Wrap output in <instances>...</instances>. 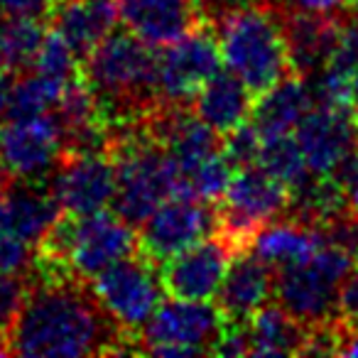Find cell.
<instances>
[{
  "instance_id": "4dcf8cb0",
  "label": "cell",
  "mask_w": 358,
  "mask_h": 358,
  "mask_svg": "<svg viewBox=\"0 0 358 358\" xmlns=\"http://www.w3.org/2000/svg\"><path fill=\"white\" fill-rule=\"evenodd\" d=\"M324 69L334 71L343 79H353V74L358 71V17L356 20H341L336 47H334Z\"/></svg>"
},
{
  "instance_id": "cb8c5ba5",
  "label": "cell",
  "mask_w": 358,
  "mask_h": 358,
  "mask_svg": "<svg viewBox=\"0 0 358 358\" xmlns=\"http://www.w3.org/2000/svg\"><path fill=\"white\" fill-rule=\"evenodd\" d=\"M250 356H285L302 353L309 329L294 319L282 304H265L245 322Z\"/></svg>"
},
{
  "instance_id": "603a6c76",
  "label": "cell",
  "mask_w": 358,
  "mask_h": 358,
  "mask_svg": "<svg viewBox=\"0 0 358 358\" xmlns=\"http://www.w3.org/2000/svg\"><path fill=\"white\" fill-rule=\"evenodd\" d=\"M314 108V96L309 81L297 74L285 76L282 81L255 99L250 123L263 138L268 135L294 133L302 118Z\"/></svg>"
},
{
  "instance_id": "30bf717a",
  "label": "cell",
  "mask_w": 358,
  "mask_h": 358,
  "mask_svg": "<svg viewBox=\"0 0 358 358\" xmlns=\"http://www.w3.org/2000/svg\"><path fill=\"white\" fill-rule=\"evenodd\" d=\"M287 209L289 187L260 164H248L236 169L224 199L219 201L221 231L245 250L263 226L280 219Z\"/></svg>"
},
{
  "instance_id": "f546056e",
  "label": "cell",
  "mask_w": 358,
  "mask_h": 358,
  "mask_svg": "<svg viewBox=\"0 0 358 358\" xmlns=\"http://www.w3.org/2000/svg\"><path fill=\"white\" fill-rule=\"evenodd\" d=\"M260 148H263V135L258 133V128L250 120L224 135V152L236 164V169L258 164Z\"/></svg>"
},
{
  "instance_id": "ee69618b",
  "label": "cell",
  "mask_w": 358,
  "mask_h": 358,
  "mask_svg": "<svg viewBox=\"0 0 358 358\" xmlns=\"http://www.w3.org/2000/svg\"><path fill=\"white\" fill-rule=\"evenodd\" d=\"M356 135H358V108H356Z\"/></svg>"
},
{
  "instance_id": "7c38bea8",
  "label": "cell",
  "mask_w": 358,
  "mask_h": 358,
  "mask_svg": "<svg viewBox=\"0 0 358 358\" xmlns=\"http://www.w3.org/2000/svg\"><path fill=\"white\" fill-rule=\"evenodd\" d=\"M224 66L216 32L199 25L189 35L157 50V99L162 106H187Z\"/></svg>"
},
{
  "instance_id": "836d02e7",
  "label": "cell",
  "mask_w": 358,
  "mask_h": 358,
  "mask_svg": "<svg viewBox=\"0 0 358 358\" xmlns=\"http://www.w3.org/2000/svg\"><path fill=\"white\" fill-rule=\"evenodd\" d=\"M331 179L341 187L343 196H346L348 211L358 216V148L348 152L336 167L331 169Z\"/></svg>"
},
{
  "instance_id": "f1b7e54d",
  "label": "cell",
  "mask_w": 358,
  "mask_h": 358,
  "mask_svg": "<svg viewBox=\"0 0 358 358\" xmlns=\"http://www.w3.org/2000/svg\"><path fill=\"white\" fill-rule=\"evenodd\" d=\"M79 62H81L79 55L71 50L69 42L52 30V32H47L45 42H42V50H40V55H37L32 69L50 76V79L59 81V84H71L76 76H81Z\"/></svg>"
},
{
  "instance_id": "7a4b0ae2",
  "label": "cell",
  "mask_w": 358,
  "mask_h": 358,
  "mask_svg": "<svg viewBox=\"0 0 358 358\" xmlns=\"http://www.w3.org/2000/svg\"><path fill=\"white\" fill-rule=\"evenodd\" d=\"M81 64L110 130L140 123L159 106L157 50L133 32H113Z\"/></svg>"
},
{
  "instance_id": "8d00e7d4",
  "label": "cell",
  "mask_w": 358,
  "mask_h": 358,
  "mask_svg": "<svg viewBox=\"0 0 358 358\" xmlns=\"http://www.w3.org/2000/svg\"><path fill=\"white\" fill-rule=\"evenodd\" d=\"M287 10L312 13V15H338L346 0H282Z\"/></svg>"
},
{
  "instance_id": "e575fe53",
  "label": "cell",
  "mask_w": 358,
  "mask_h": 358,
  "mask_svg": "<svg viewBox=\"0 0 358 358\" xmlns=\"http://www.w3.org/2000/svg\"><path fill=\"white\" fill-rule=\"evenodd\" d=\"M336 319L348 329H358V270L343 280L338 289V309Z\"/></svg>"
},
{
  "instance_id": "4fadbf2b",
  "label": "cell",
  "mask_w": 358,
  "mask_h": 358,
  "mask_svg": "<svg viewBox=\"0 0 358 358\" xmlns=\"http://www.w3.org/2000/svg\"><path fill=\"white\" fill-rule=\"evenodd\" d=\"M236 253H241L238 245L224 231H216L159 265L164 289L169 297L216 299Z\"/></svg>"
},
{
  "instance_id": "ba28073f",
  "label": "cell",
  "mask_w": 358,
  "mask_h": 358,
  "mask_svg": "<svg viewBox=\"0 0 358 358\" xmlns=\"http://www.w3.org/2000/svg\"><path fill=\"white\" fill-rule=\"evenodd\" d=\"M91 292L125 336H138L162 304L167 289L159 265L140 253L128 255L96 275L91 280Z\"/></svg>"
},
{
  "instance_id": "484cf974",
  "label": "cell",
  "mask_w": 358,
  "mask_h": 358,
  "mask_svg": "<svg viewBox=\"0 0 358 358\" xmlns=\"http://www.w3.org/2000/svg\"><path fill=\"white\" fill-rule=\"evenodd\" d=\"M258 164L263 169H268L273 177H278L280 182H285L289 189L302 185L304 179L312 174L294 133L268 135V138H263Z\"/></svg>"
},
{
  "instance_id": "1f68e13d",
  "label": "cell",
  "mask_w": 358,
  "mask_h": 358,
  "mask_svg": "<svg viewBox=\"0 0 358 358\" xmlns=\"http://www.w3.org/2000/svg\"><path fill=\"white\" fill-rule=\"evenodd\" d=\"M27 292H30L27 275H0V341L3 343H6V336L17 312L22 309Z\"/></svg>"
},
{
  "instance_id": "8fae6325",
  "label": "cell",
  "mask_w": 358,
  "mask_h": 358,
  "mask_svg": "<svg viewBox=\"0 0 358 358\" xmlns=\"http://www.w3.org/2000/svg\"><path fill=\"white\" fill-rule=\"evenodd\" d=\"M64 155V135L55 110L0 123V167L10 179L47 182Z\"/></svg>"
},
{
  "instance_id": "ffe728a7",
  "label": "cell",
  "mask_w": 358,
  "mask_h": 358,
  "mask_svg": "<svg viewBox=\"0 0 358 358\" xmlns=\"http://www.w3.org/2000/svg\"><path fill=\"white\" fill-rule=\"evenodd\" d=\"M324 243H329L324 226H314L289 216V219H275L268 226H263L250 238L245 250H250L255 258L268 263L270 268L282 270L289 265L307 263Z\"/></svg>"
},
{
  "instance_id": "bcb514c9",
  "label": "cell",
  "mask_w": 358,
  "mask_h": 358,
  "mask_svg": "<svg viewBox=\"0 0 358 358\" xmlns=\"http://www.w3.org/2000/svg\"><path fill=\"white\" fill-rule=\"evenodd\" d=\"M273 3H280V0H273Z\"/></svg>"
},
{
  "instance_id": "5bb4252c",
  "label": "cell",
  "mask_w": 358,
  "mask_h": 358,
  "mask_svg": "<svg viewBox=\"0 0 358 358\" xmlns=\"http://www.w3.org/2000/svg\"><path fill=\"white\" fill-rule=\"evenodd\" d=\"M64 214H94L115 199V164L106 152H66L47 179Z\"/></svg>"
},
{
  "instance_id": "9c48e42d",
  "label": "cell",
  "mask_w": 358,
  "mask_h": 358,
  "mask_svg": "<svg viewBox=\"0 0 358 358\" xmlns=\"http://www.w3.org/2000/svg\"><path fill=\"white\" fill-rule=\"evenodd\" d=\"M216 231H221V214L214 201L174 194L140 224L138 253L155 265H164L169 258L209 238Z\"/></svg>"
},
{
  "instance_id": "277c9868",
  "label": "cell",
  "mask_w": 358,
  "mask_h": 358,
  "mask_svg": "<svg viewBox=\"0 0 358 358\" xmlns=\"http://www.w3.org/2000/svg\"><path fill=\"white\" fill-rule=\"evenodd\" d=\"M224 69L236 74L258 99L292 74L285 37V13L273 0H248L216 17Z\"/></svg>"
},
{
  "instance_id": "52a82bcc",
  "label": "cell",
  "mask_w": 358,
  "mask_h": 358,
  "mask_svg": "<svg viewBox=\"0 0 358 358\" xmlns=\"http://www.w3.org/2000/svg\"><path fill=\"white\" fill-rule=\"evenodd\" d=\"M226 322L211 299H162L140 331L138 351L152 356H199L214 353Z\"/></svg>"
},
{
  "instance_id": "d4e9b609",
  "label": "cell",
  "mask_w": 358,
  "mask_h": 358,
  "mask_svg": "<svg viewBox=\"0 0 358 358\" xmlns=\"http://www.w3.org/2000/svg\"><path fill=\"white\" fill-rule=\"evenodd\" d=\"M47 30L40 17H8L0 27V69L22 74L35 66Z\"/></svg>"
},
{
  "instance_id": "7bdbcfd3",
  "label": "cell",
  "mask_w": 358,
  "mask_h": 358,
  "mask_svg": "<svg viewBox=\"0 0 358 358\" xmlns=\"http://www.w3.org/2000/svg\"><path fill=\"white\" fill-rule=\"evenodd\" d=\"M348 6H358V0H346Z\"/></svg>"
},
{
  "instance_id": "f6af8a7d",
  "label": "cell",
  "mask_w": 358,
  "mask_h": 358,
  "mask_svg": "<svg viewBox=\"0 0 358 358\" xmlns=\"http://www.w3.org/2000/svg\"><path fill=\"white\" fill-rule=\"evenodd\" d=\"M3 22H6V20H3V10H0V27H3Z\"/></svg>"
},
{
  "instance_id": "60d3db41",
  "label": "cell",
  "mask_w": 358,
  "mask_h": 358,
  "mask_svg": "<svg viewBox=\"0 0 358 358\" xmlns=\"http://www.w3.org/2000/svg\"><path fill=\"white\" fill-rule=\"evenodd\" d=\"M6 353H8V348H6V343H3V341H0V356H6Z\"/></svg>"
},
{
  "instance_id": "7402d4cb",
  "label": "cell",
  "mask_w": 358,
  "mask_h": 358,
  "mask_svg": "<svg viewBox=\"0 0 358 358\" xmlns=\"http://www.w3.org/2000/svg\"><path fill=\"white\" fill-rule=\"evenodd\" d=\"M192 103H194L192 110L209 128H214L219 135H226L238 125L248 123L255 106V96L238 76L231 74L229 69H221L201 86Z\"/></svg>"
},
{
  "instance_id": "5b68a950",
  "label": "cell",
  "mask_w": 358,
  "mask_h": 358,
  "mask_svg": "<svg viewBox=\"0 0 358 358\" xmlns=\"http://www.w3.org/2000/svg\"><path fill=\"white\" fill-rule=\"evenodd\" d=\"M140 123L110 130L108 150L115 164L113 209L133 226L143 224L169 196L182 194V177L172 155Z\"/></svg>"
},
{
  "instance_id": "d6a6232c",
  "label": "cell",
  "mask_w": 358,
  "mask_h": 358,
  "mask_svg": "<svg viewBox=\"0 0 358 358\" xmlns=\"http://www.w3.org/2000/svg\"><path fill=\"white\" fill-rule=\"evenodd\" d=\"M35 270L32 245L10 229H0V275H27Z\"/></svg>"
},
{
  "instance_id": "83f0119b",
  "label": "cell",
  "mask_w": 358,
  "mask_h": 358,
  "mask_svg": "<svg viewBox=\"0 0 358 358\" xmlns=\"http://www.w3.org/2000/svg\"><path fill=\"white\" fill-rule=\"evenodd\" d=\"M234 174H236V164L231 162L229 155L221 148L219 152L206 157L204 162L196 164L192 172H187L182 177V194H192L219 204L224 199L226 189H229Z\"/></svg>"
},
{
  "instance_id": "ab89813d",
  "label": "cell",
  "mask_w": 358,
  "mask_h": 358,
  "mask_svg": "<svg viewBox=\"0 0 358 358\" xmlns=\"http://www.w3.org/2000/svg\"><path fill=\"white\" fill-rule=\"evenodd\" d=\"M351 103H353V108H358V71L351 79Z\"/></svg>"
},
{
  "instance_id": "b9f144b4",
  "label": "cell",
  "mask_w": 358,
  "mask_h": 358,
  "mask_svg": "<svg viewBox=\"0 0 358 358\" xmlns=\"http://www.w3.org/2000/svg\"><path fill=\"white\" fill-rule=\"evenodd\" d=\"M353 263H356V270H358V245H356V250H353Z\"/></svg>"
},
{
  "instance_id": "3957f363",
  "label": "cell",
  "mask_w": 358,
  "mask_h": 358,
  "mask_svg": "<svg viewBox=\"0 0 358 358\" xmlns=\"http://www.w3.org/2000/svg\"><path fill=\"white\" fill-rule=\"evenodd\" d=\"M138 253L133 224L118 211L64 214L37 245L35 270L47 278H74L91 282L118 260Z\"/></svg>"
},
{
  "instance_id": "d6986e66",
  "label": "cell",
  "mask_w": 358,
  "mask_h": 358,
  "mask_svg": "<svg viewBox=\"0 0 358 358\" xmlns=\"http://www.w3.org/2000/svg\"><path fill=\"white\" fill-rule=\"evenodd\" d=\"M341 20L338 15H312V13H285V37H287L292 74L309 79L327 66L336 47Z\"/></svg>"
},
{
  "instance_id": "74e56055",
  "label": "cell",
  "mask_w": 358,
  "mask_h": 358,
  "mask_svg": "<svg viewBox=\"0 0 358 358\" xmlns=\"http://www.w3.org/2000/svg\"><path fill=\"white\" fill-rule=\"evenodd\" d=\"M15 79H17V74L0 69V118H6L8 108H10V99H13V89H15Z\"/></svg>"
},
{
  "instance_id": "44dd1931",
  "label": "cell",
  "mask_w": 358,
  "mask_h": 358,
  "mask_svg": "<svg viewBox=\"0 0 358 358\" xmlns=\"http://www.w3.org/2000/svg\"><path fill=\"white\" fill-rule=\"evenodd\" d=\"M6 206L8 229L32 248H37L64 216L47 182L13 179L6 189Z\"/></svg>"
},
{
  "instance_id": "ac0fdd59",
  "label": "cell",
  "mask_w": 358,
  "mask_h": 358,
  "mask_svg": "<svg viewBox=\"0 0 358 358\" xmlns=\"http://www.w3.org/2000/svg\"><path fill=\"white\" fill-rule=\"evenodd\" d=\"M275 294V275L268 263L255 258L250 250L236 253L224 278L216 304L229 322H248Z\"/></svg>"
},
{
  "instance_id": "6da1fadb",
  "label": "cell",
  "mask_w": 358,
  "mask_h": 358,
  "mask_svg": "<svg viewBox=\"0 0 358 358\" xmlns=\"http://www.w3.org/2000/svg\"><path fill=\"white\" fill-rule=\"evenodd\" d=\"M125 336L91 287L74 278L40 275L6 336L8 353L30 358H81L128 351Z\"/></svg>"
},
{
  "instance_id": "f35d334b",
  "label": "cell",
  "mask_w": 358,
  "mask_h": 358,
  "mask_svg": "<svg viewBox=\"0 0 358 358\" xmlns=\"http://www.w3.org/2000/svg\"><path fill=\"white\" fill-rule=\"evenodd\" d=\"M13 179L0 167V229H8V206H6V189Z\"/></svg>"
},
{
  "instance_id": "d590c367",
  "label": "cell",
  "mask_w": 358,
  "mask_h": 358,
  "mask_svg": "<svg viewBox=\"0 0 358 358\" xmlns=\"http://www.w3.org/2000/svg\"><path fill=\"white\" fill-rule=\"evenodd\" d=\"M57 0H0V10L8 17H50Z\"/></svg>"
},
{
  "instance_id": "2e32d148",
  "label": "cell",
  "mask_w": 358,
  "mask_h": 358,
  "mask_svg": "<svg viewBox=\"0 0 358 358\" xmlns=\"http://www.w3.org/2000/svg\"><path fill=\"white\" fill-rule=\"evenodd\" d=\"M118 10L125 30L155 50L204 25L199 0H118Z\"/></svg>"
},
{
  "instance_id": "e0dca14e",
  "label": "cell",
  "mask_w": 358,
  "mask_h": 358,
  "mask_svg": "<svg viewBox=\"0 0 358 358\" xmlns=\"http://www.w3.org/2000/svg\"><path fill=\"white\" fill-rule=\"evenodd\" d=\"M120 20L118 0H57L50 13L52 30L71 45L84 62Z\"/></svg>"
},
{
  "instance_id": "4316f807",
  "label": "cell",
  "mask_w": 358,
  "mask_h": 358,
  "mask_svg": "<svg viewBox=\"0 0 358 358\" xmlns=\"http://www.w3.org/2000/svg\"><path fill=\"white\" fill-rule=\"evenodd\" d=\"M66 86L69 84H59V81L50 79L35 69L25 71V76L15 79V89H13L10 108H8L6 118L50 113V110H55L57 101L62 99Z\"/></svg>"
},
{
  "instance_id": "9a60e30c",
  "label": "cell",
  "mask_w": 358,
  "mask_h": 358,
  "mask_svg": "<svg viewBox=\"0 0 358 358\" xmlns=\"http://www.w3.org/2000/svg\"><path fill=\"white\" fill-rule=\"evenodd\" d=\"M294 138L314 174H331V169L358 148L356 108L314 103L297 125Z\"/></svg>"
},
{
  "instance_id": "8992f818",
  "label": "cell",
  "mask_w": 358,
  "mask_h": 358,
  "mask_svg": "<svg viewBox=\"0 0 358 358\" xmlns=\"http://www.w3.org/2000/svg\"><path fill=\"white\" fill-rule=\"evenodd\" d=\"M353 268L356 263L351 250L329 241L307 263L278 270L275 297L307 329L336 322L338 289Z\"/></svg>"
}]
</instances>
